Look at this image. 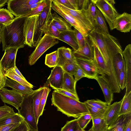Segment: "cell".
<instances>
[{"mask_svg":"<svg viewBox=\"0 0 131 131\" xmlns=\"http://www.w3.org/2000/svg\"><path fill=\"white\" fill-rule=\"evenodd\" d=\"M23 118L18 113L0 120V126L16 123H21L24 121Z\"/></svg>","mask_w":131,"mask_h":131,"instance_id":"35","label":"cell"},{"mask_svg":"<svg viewBox=\"0 0 131 131\" xmlns=\"http://www.w3.org/2000/svg\"><path fill=\"white\" fill-rule=\"evenodd\" d=\"M85 43L82 48L72 51L75 58L93 60L94 50L93 44L88 37L85 38Z\"/></svg>","mask_w":131,"mask_h":131,"instance_id":"18","label":"cell"},{"mask_svg":"<svg viewBox=\"0 0 131 131\" xmlns=\"http://www.w3.org/2000/svg\"><path fill=\"white\" fill-rule=\"evenodd\" d=\"M122 54L124 58L126 75V96L131 92V45L129 44L122 51Z\"/></svg>","mask_w":131,"mask_h":131,"instance_id":"15","label":"cell"},{"mask_svg":"<svg viewBox=\"0 0 131 131\" xmlns=\"http://www.w3.org/2000/svg\"><path fill=\"white\" fill-rule=\"evenodd\" d=\"M81 131H85V130H82Z\"/></svg>","mask_w":131,"mask_h":131,"instance_id":"60","label":"cell"},{"mask_svg":"<svg viewBox=\"0 0 131 131\" xmlns=\"http://www.w3.org/2000/svg\"><path fill=\"white\" fill-rule=\"evenodd\" d=\"M110 56L112 58L118 82L119 74L125 63L124 59L122 53L120 52L113 53Z\"/></svg>","mask_w":131,"mask_h":131,"instance_id":"27","label":"cell"},{"mask_svg":"<svg viewBox=\"0 0 131 131\" xmlns=\"http://www.w3.org/2000/svg\"><path fill=\"white\" fill-rule=\"evenodd\" d=\"M26 18L20 16L15 17L10 24L3 26L0 30L3 51L10 48L19 49L25 47L24 24Z\"/></svg>","mask_w":131,"mask_h":131,"instance_id":"2","label":"cell"},{"mask_svg":"<svg viewBox=\"0 0 131 131\" xmlns=\"http://www.w3.org/2000/svg\"><path fill=\"white\" fill-rule=\"evenodd\" d=\"M51 8L78 30L84 38L88 37L91 31L84 24L62 9L52 2Z\"/></svg>","mask_w":131,"mask_h":131,"instance_id":"9","label":"cell"},{"mask_svg":"<svg viewBox=\"0 0 131 131\" xmlns=\"http://www.w3.org/2000/svg\"><path fill=\"white\" fill-rule=\"evenodd\" d=\"M73 30L78 42L79 48L82 47L85 45V38L77 29L74 28Z\"/></svg>","mask_w":131,"mask_h":131,"instance_id":"47","label":"cell"},{"mask_svg":"<svg viewBox=\"0 0 131 131\" xmlns=\"http://www.w3.org/2000/svg\"><path fill=\"white\" fill-rule=\"evenodd\" d=\"M36 90L32 93L24 95L18 113L24 118L29 129L33 131H38L34 110L33 96Z\"/></svg>","mask_w":131,"mask_h":131,"instance_id":"4","label":"cell"},{"mask_svg":"<svg viewBox=\"0 0 131 131\" xmlns=\"http://www.w3.org/2000/svg\"><path fill=\"white\" fill-rule=\"evenodd\" d=\"M14 68V69L15 72L22 79L25 80H26L25 77L23 76L20 72L19 71L16 66H15Z\"/></svg>","mask_w":131,"mask_h":131,"instance_id":"56","label":"cell"},{"mask_svg":"<svg viewBox=\"0 0 131 131\" xmlns=\"http://www.w3.org/2000/svg\"><path fill=\"white\" fill-rule=\"evenodd\" d=\"M5 86L11 88L24 95L30 94L35 91L32 88L25 87L14 80L11 79H9L7 78Z\"/></svg>","mask_w":131,"mask_h":131,"instance_id":"26","label":"cell"},{"mask_svg":"<svg viewBox=\"0 0 131 131\" xmlns=\"http://www.w3.org/2000/svg\"><path fill=\"white\" fill-rule=\"evenodd\" d=\"M52 1L62 9L84 24L91 31L93 29L90 22L86 18L82 10H75L70 9L59 3L56 0Z\"/></svg>","mask_w":131,"mask_h":131,"instance_id":"19","label":"cell"},{"mask_svg":"<svg viewBox=\"0 0 131 131\" xmlns=\"http://www.w3.org/2000/svg\"><path fill=\"white\" fill-rule=\"evenodd\" d=\"M82 130L78 124L77 119L67 121L61 131H81Z\"/></svg>","mask_w":131,"mask_h":131,"instance_id":"37","label":"cell"},{"mask_svg":"<svg viewBox=\"0 0 131 131\" xmlns=\"http://www.w3.org/2000/svg\"><path fill=\"white\" fill-rule=\"evenodd\" d=\"M107 131V130H106V131Z\"/></svg>","mask_w":131,"mask_h":131,"instance_id":"61","label":"cell"},{"mask_svg":"<svg viewBox=\"0 0 131 131\" xmlns=\"http://www.w3.org/2000/svg\"><path fill=\"white\" fill-rule=\"evenodd\" d=\"M74 75V79L77 81L84 77L93 79L91 77L86 74L78 66L77 70Z\"/></svg>","mask_w":131,"mask_h":131,"instance_id":"48","label":"cell"},{"mask_svg":"<svg viewBox=\"0 0 131 131\" xmlns=\"http://www.w3.org/2000/svg\"><path fill=\"white\" fill-rule=\"evenodd\" d=\"M88 37L103 58L110 74L109 85L112 87L118 86V84L112 58L109 56L117 52L122 53V48L118 40L109 33L95 28L90 32Z\"/></svg>","mask_w":131,"mask_h":131,"instance_id":"1","label":"cell"},{"mask_svg":"<svg viewBox=\"0 0 131 131\" xmlns=\"http://www.w3.org/2000/svg\"><path fill=\"white\" fill-rule=\"evenodd\" d=\"M118 83L121 89L123 90L126 86V75L125 63L119 76Z\"/></svg>","mask_w":131,"mask_h":131,"instance_id":"46","label":"cell"},{"mask_svg":"<svg viewBox=\"0 0 131 131\" xmlns=\"http://www.w3.org/2000/svg\"><path fill=\"white\" fill-rule=\"evenodd\" d=\"M78 66L75 60L72 62L65 63L61 67L64 72L73 76L77 70Z\"/></svg>","mask_w":131,"mask_h":131,"instance_id":"43","label":"cell"},{"mask_svg":"<svg viewBox=\"0 0 131 131\" xmlns=\"http://www.w3.org/2000/svg\"><path fill=\"white\" fill-rule=\"evenodd\" d=\"M88 131H92V128H91Z\"/></svg>","mask_w":131,"mask_h":131,"instance_id":"59","label":"cell"},{"mask_svg":"<svg viewBox=\"0 0 131 131\" xmlns=\"http://www.w3.org/2000/svg\"><path fill=\"white\" fill-rule=\"evenodd\" d=\"M64 42L70 46L74 51L77 50L79 46L73 30L60 32L57 39Z\"/></svg>","mask_w":131,"mask_h":131,"instance_id":"23","label":"cell"},{"mask_svg":"<svg viewBox=\"0 0 131 131\" xmlns=\"http://www.w3.org/2000/svg\"><path fill=\"white\" fill-rule=\"evenodd\" d=\"M84 102L104 111H105L108 106L106 102L99 99L88 100Z\"/></svg>","mask_w":131,"mask_h":131,"instance_id":"38","label":"cell"},{"mask_svg":"<svg viewBox=\"0 0 131 131\" xmlns=\"http://www.w3.org/2000/svg\"><path fill=\"white\" fill-rule=\"evenodd\" d=\"M77 82L73 75L64 71L63 89L78 95L76 90Z\"/></svg>","mask_w":131,"mask_h":131,"instance_id":"25","label":"cell"},{"mask_svg":"<svg viewBox=\"0 0 131 131\" xmlns=\"http://www.w3.org/2000/svg\"><path fill=\"white\" fill-rule=\"evenodd\" d=\"M100 11L109 25L111 30L113 29V22L119 14L115 9L113 0H91Z\"/></svg>","mask_w":131,"mask_h":131,"instance_id":"7","label":"cell"},{"mask_svg":"<svg viewBox=\"0 0 131 131\" xmlns=\"http://www.w3.org/2000/svg\"><path fill=\"white\" fill-rule=\"evenodd\" d=\"M64 71L62 68L57 66L51 70V74L44 84L43 87L50 86L57 90L62 89Z\"/></svg>","mask_w":131,"mask_h":131,"instance_id":"11","label":"cell"},{"mask_svg":"<svg viewBox=\"0 0 131 131\" xmlns=\"http://www.w3.org/2000/svg\"><path fill=\"white\" fill-rule=\"evenodd\" d=\"M24 95L16 90H9L4 88L0 91V96L2 101L19 109Z\"/></svg>","mask_w":131,"mask_h":131,"instance_id":"10","label":"cell"},{"mask_svg":"<svg viewBox=\"0 0 131 131\" xmlns=\"http://www.w3.org/2000/svg\"><path fill=\"white\" fill-rule=\"evenodd\" d=\"M58 62V54L57 50L46 55L45 64L50 68L57 66Z\"/></svg>","mask_w":131,"mask_h":131,"instance_id":"36","label":"cell"},{"mask_svg":"<svg viewBox=\"0 0 131 131\" xmlns=\"http://www.w3.org/2000/svg\"><path fill=\"white\" fill-rule=\"evenodd\" d=\"M18 49L10 48L6 49L4 54L0 60L2 66L5 72L16 66L15 60Z\"/></svg>","mask_w":131,"mask_h":131,"instance_id":"17","label":"cell"},{"mask_svg":"<svg viewBox=\"0 0 131 131\" xmlns=\"http://www.w3.org/2000/svg\"><path fill=\"white\" fill-rule=\"evenodd\" d=\"M7 77L5 75V72L2 66L0 60V91L5 87Z\"/></svg>","mask_w":131,"mask_h":131,"instance_id":"49","label":"cell"},{"mask_svg":"<svg viewBox=\"0 0 131 131\" xmlns=\"http://www.w3.org/2000/svg\"><path fill=\"white\" fill-rule=\"evenodd\" d=\"M74 10H79L78 0H69Z\"/></svg>","mask_w":131,"mask_h":131,"instance_id":"55","label":"cell"},{"mask_svg":"<svg viewBox=\"0 0 131 131\" xmlns=\"http://www.w3.org/2000/svg\"><path fill=\"white\" fill-rule=\"evenodd\" d=\"M20 124L16 123L0 126V131H14Z\"/></svg>","mask_w":131,"mask_h":131,"instance_id":"51","label":"cell"},{"mask_svg":"<svg viewBox=\"0 0 131 131\" xmlns=\"http://www.w3.org/2000/svg\"><path fill=\"white\" fill-rule=\"evenodd\" d=\"M43 0H9L7 2L9 11L16 17L21 16L37 7Z\"/></svg>","mask_w":131,"mask_h":131,"instance_id":"6","label":"cell"},{"mask_svg":"<svg viewBox=\"0 0 131 131\" xmlns=\"http://www.w3.org/2000/svg\"><path fill=\"white\" fill-rule=\"evenodd\" d=\"M94 50L93 60L97 68L98 74L109 85L110 74L104 60L96 47L93 44Z\"/></svg>","mask_w":131,"mask_h":131,"instance_id":"12","label":"cell"},{"mask_svg":"<svg viewBox=\"0 0 131 131\" xmlns=\"http://www.w3.org/2000/svg\"><path fill=\"white\" fill-rule=\"evenodd\" d=\"M95 80L99 84L104 94L106 103L108 105L111 104L113 100V93L107 82L100 76H97Z\"/></svg>","mask_w":131,"mask_h":131,"instance_id":"22","label":"cell"},{"mask_svg":"<svg viewBox=\"0 0 131 131\" xmlns=\"http://www.w3.org/2000/svg\"><path fill=\"white\" fill-rule=\"evenodd\" d=\"M39 15L26 18L24 24L25 45L33 47V38L36 23Z\"/></svg>","mask_w":131,"mask_h":131,"instance_id":"13","label":"cell"},{"mask_svg":"<svg viewBox=\"0 0 131 131\" xmlns=\"http://www.w3.org/2000/svg\"><path fill=\"white\" fill-rule=\"evenodd\" d=\"M96 8L94 4L91 1L88 8L85 10H82L86 18L93 28H95V25Z\"/></svg>","mask_w":131,"mask_h":131,"instance_id":"28","label":"cell"},{"mask_svg":"<svg viewBox=\"0 0 131 131\" xmlns=\"http://www.w3.org/2000/svg\"><path fill=\"white\" fill-rule=\"evenodd\" d=\"M44 87H41L36 90L33 97L35 116L36 123L38 124L39 117V111L40 101L42 95Z\"/></svg>","mask_w":131,"mask_h":131,"instance_id":"31","label":"cell"},{"mask_svg":"<svg viewBox=\"0 0 131 131\" xmlns=\"http://www.w3.org/2000/svg\"><path fill=\"white\" fill-rule=\"evenodd\" d=\"M92 126L91 127L92 131H105L108 127L104 118L91 116Z\"/></svg>","mask_w":131,"mask_h":131,"instance_id":"32","label":"cell"},{"mask_svg":"<svg viewBox=\"0 0 131 131\" xmlns=\"http://www.w3.org/2000/svg\"><path fill=\"white\" fill-rule=\"evenodd\" d=\"M56 1L66 7L70 9L74 10L69 0H56Z\"/></svg>","mask_w":131,"mask_h":131,"instance_id":"53","label":"cell"},{"mask_svg":"<svg viewBox=\"0 0 131 131\" xmlns=\"http://www.w3.org/2000/svg\"><path fill=\"white\" fill-rule=\"evenodd\" d=\"M75 60L78 66L86 74L93 79H96L98 73L93 60L75 58Z\"/></svg>","mask_w":131,"mask_h":131,"instance_id":"16","label":"cell"},{"mask_svg":"<svg viewBox=\"0 0 131 131\" xmlns=\"http://www.w3.org/2000/svg\"><path fill=\"white\" fill-rule=\"evenodd\" d=\"M77 119L79 127L83 130L92 119V117L89 113H88L80 116Z\"/></svg>","mask_w":131,"mask_h":131,"instance_id":"41","label":"cell"},{"mask_svg":"<svg viewBox=\"0 0 131 131\" xmlns=\"http://www.w3.org/2000/svg\"><path fill=\"white\" fill-rule=\"evenodd\" d=\"M131 113L119 115L115 121L108 126L107 131H124L126 124Z\"/></svg>","mask_w":131,"mask_h":131,"instance_id":"24","label":"cell"},{"mask_svg":"<svg viewBox=\"0 0 131 131\" xmlns=\"http://www.w3.org/2000/svg\"><path fill=\"white\" fill-rule=\"evenodd\" d=\"M13 15L6 8L0 9V30L4 26L9 25L14 20Z\"/></svg>","mask_w":131,"mask_h":131,"instance_id":"30","label":"cell"},{"mask_svg":"<svg viewBox=\"0 0 131 131\" xmlns=\"http://www.w3.org/2000/svg\"><path fill=\"white\" fill-rule=\"evenodd\" d=\"M47 6L39 15L37 20L33 38V47H36L42 38L46 34L48 25L51 19L52 0H46Z\"/></svg>","mask_w":131,"mask_h":131,"instance_id":"5","label":"cell"},{"mask_svg":"<svg viewBox=\"0 0 131 131\" xmlns=\"http://www.w3.org/2000/svg\"><path fill=\"white\" fill-rule=\"evenodd\" d=\"M52 104L68 117L77 118L88 113L89 111L84 102L78 101L53 91L51 98Z\"/></svg>","mask_w":131,"mask_h":131,"instance_id":"3","label":"cell"},{"mask_svg":"<svg viewBox=\"0 0 131 131\" xmlns=\"http://www.w3.org/2000/svg\"><path fill=\"white\" fill-rule=\"evenodd\" d=\"M2 35L1 31H0V44L2 42Z\"/></svg>","mask_w":131,"mask_h":131,"instance_id":"58","label":"cell"},{"mask_svg":"<svg viewBox=\"0 0 131 131\" xmlns=\"http://www.w3.org/2000/svg\"><path fill=\"white\" fill-rule=\"evenodd\" d=\"M51 21L60 32L71 31L72 26L67 21L59 16L56 12L52 14Z\"/></svg>","mask_w":131,"mask_h":131,"instance_id":"21","label":"cell"},{"mask_svg":"<svg viewBox=\"0 0 131 131\" xmlns=\"http://www.w3.org/2000/svg\"><path fill=\"white\" fill-rule=\"evenodd\" d=\"M131 116L129 118L126 122L124 129V131H131Z\"/></svg>","mask_w":131,"mask_h":131,"instance_id":"54","label":"cell"},{"mask_svg":"<svg viewBox=\"0 0 131 131\" xmlns=\"http://www.w3.org/2000/svg\"><path fill=\"white\" fill-rule=\"evenodd\" d=\"M85 103L89 113L91 116L104 118L105 111L100 110L90 105Z\"/></svg>","mask_w":131,"mask_h":131,"instance_id":"45","label":"cell"},{"mask_svg":"<svg viewBox=\"0 0 131 131\" xmlns=\"http://www.w3.org/2000/svg\"><path fill=\"white\" fill-rule=\"evenodd\" d=\"M113 29L124 33L130 32L131 29V15L126 12L119 14L113 22Z\"/></svg>","mask_w":131,"mask_h":131,"instance_id":"14","label":"cell"},{"mask_svg":"<svg viewBox=\"0 0 131 131\" xmlns=\"http://www.w3.org/2000/svg\"><path fill=\"white\" fill-rule=\"evenodd\" d=\"M47 6L46 0H43L35 8L27 14L20 17L27 18L35 15H39Z\"/></svg>","mask_w":131,"mask_h":131,"instance_id":"39","label":"cell"},{"mask_svg":"<svg viewBox=\"0 0 131 131\" xmlns=\"http://www.w3.org/2000/svg\"><path fill=\"white\" fill-rule=\"evenodd\" d=\"M29 130L28 125L24 121L14 131H28Z\"/></svg>","mask_w":131,"mask_h":131,"instance_id":"52","label":"cell"},{"mask_svg":"<svg viewBox=\"0 0 131 131\" xmlns=\"http://www.w3.org/2000/svg\"><path fill=\"white\" fill-rule=\"evenodd\" d=\"M58 43L57 39L47 34H45L38 43L35 50L29 56V64L30 66L34 64L46 51Z\"/></svg>","mask_w":131,"mask_h":131,"instance_id":"8","label":"cell"},{"mask_svg":"<svg viewBox=\"0 0 131 131\" xmlns=\"http://www.w3.org/2000/svg\"><path fill=\"white\" fill-rule=\"evenodd\" d=\"M60 33L53 24L51 20L48 25L46 34L57 39L59 37Z\"/></svg>","mask_w":131,"mask_h":131,"instance_id":"44","label":"cell"},{"mask_svg":"<svg viewBox=\"0 0 131 131\" xmlns=\"http://www.w3.org/2000/svg\"><path fill=\"white\" fill-rule=\"evenodd\" d=\"M16 113L13 108L5 104L2 106H0V120Z\"/></svg>","mask_w":131,"mask_h":131,"instance_id":"42","label":"cell"},{"mask_svg":"<svg viewBox=\"0 0 131 131\" xmlns=\"http://www.w3.org/2000/svg\"><path fill=\"white\" fill-rule=\"evenodd\" d=\"M122 100L123 99L119 102L108 105L105 111L103 118L108 126L112 124L119 116L118 113Z\"/></svg>","mask_w":131,"mask_h":131,"instance_id":"20","label":"cell"},{"mask_svg":"<svg viewBox=\"0 0 131 131\" xmlns=\"http://www.w3.org/2000/svg\"><path fill=\"white\" fill-rule=\"evenodd\" d=\"M51 91V89L48 87H44L40 99L39 107V117L42 114L48 96Z\"/></svg>","mask_w":131,"mask_h":131,"instance_id":"40","label":"cell"},{"mask_svg":"<svg viewBox=\"0 0 131 131\" xmlns=\"http://www.w3.org/2000/svg\"><path fill=\"white\" fill-rule=\"evenodd\" d=\"M120 107L119 115L131 113V92L124 96Z\"/></svg>","mask_w":131,"mask_h":131,"instance_id":"33","label":"cell"},{"mask_svg":"<svg viewBox=\"0 0 131 131\" xmlns=\"http://www.w3.org/2000/svg\"><path fill=\"white\" fill-rule=\"evenodd\" d=\"M95 28L101 29L109 33L108 28L104 17L100 11L96 7Z\"/></svg>","mask_w":131,"mask_h":131,"instance_id":"34","label":"cell"},{"mask_svg":"<svg viewBox=\"0 0 131 131\" xmlns=\"http://www.w3.org/2000/svg\"><path fill=\"white\" fill-rule=\"evenodd\" d=\"M5 75L6 77H8L25 87L31 88H33L34 86L32 84L28 82L26 80L21 78L16 73L14 68L9 69L5 72Z\"/></svg>","mask_w":131,"mask_h":131,"instance_id":"29","label":"cell"},{"mask_svg":"<svg viewBox=\"0 0 131 131\" xmlns=\"http://www.w3.org/2000/svg\"><path fill=\"white\" fill-rule=\"evenodd\" d=\"M8 1V0H0V8L4 6Z\"/></svg>","mask_w":131,"mask_h":131,"instance_id":"57","label":"cell"},{"mask_svg":"<svg viewBox=\"0 0 131 131\" xmlns=\"http://www.w3.org/2000/svg\"><path fill=\"white\" fill-rule=\"evenodd\" d=\"M54 91L65 96L71 98L78 101H79V99L78 95H74L63 89H60L57 90H55Z\"/></svg>","mask_w":131,"mask_h":131,"instance_id":"50","label":"cell"}]
</instances>
